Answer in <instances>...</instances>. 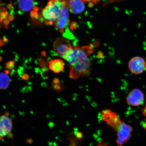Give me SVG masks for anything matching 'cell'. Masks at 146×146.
<instances>
[{"instance_id":"obj_1","label":"cell","mask_w":146,"mask_h":146,"mask_svg":"<svg viewBox=\"0 0 146 146\" xmlns=\"http://www.w3.org/2000/svg\"><path fill=\"white\" fill-rule=\"evenodd\" d=\"M92 45L80 47H73L67 55L64 58L68 62L70 68L69 76L71 78H77L81 76L88 75L90 73L91 64L88 56L93 52Z\"/></svg>"},{"instance_id":"obj_2","label":"cell","mask_w":146,"mask_h":146,"mask_svg":"<svg viewBox=\"0 0 146 146\" xmlns=\"http://www.w3.org/2000/svg\"><path fill=\"white\" fill-rule=\"evenodd\" d=\"M65 0H50L42 11L46 24L52 25L61 17V11L66 5Z\"/></svg>"},{"instance_id":"obj_3","label":"cell","mask_w":146,"mask_h":146,"mask_svg":"<svg viewBox=\"0 0 146 146\" xmlns=\"http://www.w3.org/2000/svg\"><path fill=\"white\" fill-rule=\"evenodd\" d=\"M101 117L103 121L118 132L121 129L122 121L117 114L110 110L103 111L101 114Z\"/></svg>"},{"instance_id":"obj_4","label":"cell","mask_w":146,"mask_h":146,"mask_svg":"<svg viewBox=\"0 0 146 146\" xmlns=\"http://www.w3.org/2000/svg\"><path fill=\"white\" fill-rule=\"evenodd\" d=\"M73 47L68 40L64 38H58L54 42V49L56 54L63 59L72 50Z\"/></svg>"},{"instance_id":"obj_5","label":"cell","mask_w":146,"mask_h":146,"mask_svg":"<svg viewBox=\"0 0 146 146\" xmlns=\"http://www.w3.org/2000/svg\"><path fill=\"white\" fill-rule=\"evenodd\" d=\"M133 127L131 125L123 122L121 129L117 132V139L116 143L118 146H123L131 138Z\"/></svg>"},{"instance_id":"obj_6","label":"cell","mask_w":146,"mask_h":146,"mask_svg":"<svg viewBox=\"0 0 146 146\" xmlns=\"http://www.w3.org/2000/svg\"><path fill=\"white\" fill-rule=\"evenodd\" d=\"M127 100L129 105L133 106H138L143 103L144 94L139 89H133L128 95Z\"/></svg>"},{"instance_id":"obj_7","label":"cell","mask_w":146,"mask_h":146,"mask_svg":"<svg viewBox=\"0 0 146 146\" xmlns=\"http://www.w3.org/2000/svg\"><path fill=\"white\" fill-rule=\"evenodd\" d=\"M146 63L143 58L136 56L132 58L129 63V70L133 74H138L143 72L145 67Z\"/></svg>"},{"instance_id":"obj_8","label":"cell","mask_w":146,"mask_h":146,"mask_svg":"<svg viewBox=\"0 0 146 146\" xmlns=\"http://www.w3.org/2000/svg\"><path fill=\"white\" fill-rule=\"evenodd\" d=\"M8 112L5 113V115L1 116V136H4L10 133L12 127V120L8 117Z\"/></svg>"},{"instance_id":"obj_9","label":"cell","mask_w":146,"mask_h":146,"mask_svg":"<svg viewBox=\"0 0 146 146\" xmlns=\"http://www.w3.org/2000/svg\"><path fill=\"white\" fill-rule=\"evenodd\" d=\"M68 7L71 12L74 14L81 13L85 9L84 2L81 0H70Z\"/></svg>"},{"instance_id":"obj_10","label":"cell","mask_w":146,"mask_h":146,"mask_svg":"<svg viewBox=\"0 0 146 146\" xmlns=\"http://www.w3.org/2000/svg\"><path fill=\"white\" fill-rule=\"evenodd\" d=\"M64 64L62 60L56 59L51 60L49 64V68L55 73H59L63 70Z\"/></svg>"},{"instance_id":"obj_11","label":"cell","mask_w":146,"mask_h":146,"mask_svg":"<svg viewBox=\"0 0 146 146\" xmlns=\"http://www.w3.org/2000/svg\"><path fill=\"white\" fill-rule=\"evenodd\" d=\"M69 23V17L61 16L59 19L56 22L55 27L61 33H62L65 29L68 26Z\"/></svg>"},{"instance_id":"obj_12","label":"cell","mask_w":146,"mask_h":146,"mask_svg":"<svg viewBox=\"0 0 146 146\" xmlns=\"http://www.w3.org/2000/svg\"><path fill=\"white\" fill-rule=\"evenodd\" d=\"M18 5L20 10L27 12L32 10L34 3L33 0H18Z\"/></svg>"},{"instance_id":"obj_13","label":"cell","mask_w":146,"mask_h":146,"mask_svg":"<svg viewBox=\"0 0 146 146\" xmlns=\"http://www.w3.org/2000/svg\"><path fill=\"white\" fill-rule=\"evenodd\" d=\"M10 78L5 73L1 72V88L5 89L8 88L10 83Z\"/></svg>"},{"instance_id":"obj_14","label":"cell","mask_w":146,"mask_h":146,"mask_svg":"<svg viewBox=\"0 0 146 146\" xmlns=\"http://www.w3.org/2000/svg\"><path fill=\"white\" fill-rule=\"evenodd\" d=\"M69 138L71 144L74 146H81L82 143L81 140L78 139L72 134L69 135Z\"/></svg>"},{"instance_id":"obj_15","label":"cell","mask_w":146,"mask_h":146,"mask_svg":"<svg viewBox=\"0 0 146 146\" xmlns=\"http://www.w3.org/2000/svg\"><path fill=\"white\" fill-rule=\"evenodd\" d=\"M8 12L5 8H1V22L8 17Z\"/></svg>"},{"instance_id":"obj_16","label":"cell","mask_w":146,"mask_h":146,"mask_svg":"<svg viewBox=\"0 0 146 146\" xmlns=\"http://www.w3.org/2000/svg\"><path fill=\"white\" fill-rule=\"evenodd\" d=\"M15 63L14 61H9L5 64V68L9 71L13 70L15 66Z\"/></svg>"},{"instance_id":"obj_17","label":"cell","mask_w":146,"mask_h":146,"mask_svg":"<svg viewBox=\"0 0 146 146\" xmlns=\"http://www.w3.org/2000/svg\"><path fill=\"white\" fill-rule=\"evenodd\" d=\"M74 134L75 136L78 139L81 140L83 138V133L78 131V129L76 128L74 129Z\"/></svg>"},{"instance_id":"obj_18","label":"cell","mask_w":146,"mask_h":146,"mask_svg":"<svg viewBox=\"0 0 146 146\" xmlns=\"http://www.w3.org/2000/svg\"><path fill=\"white\" fill-rule=\"evenodd\" d=\"M52 88L57 92H59L62 89V86L61 84H53Z\"/></svg>"},{"instance_id":"obj_19","label":"cell","mask_w":146,"mask_h":146,"mask_svg":"<svg viewBox=\"0 0 146 146\" xmlns=\"http://www.w3.org/2000/svg\"><path fill=\"white\" fill-rule=\"evenodd\" d=\"M30 16L33 19H38L39 17L38 12L34 10H33L31 12Z\"/></svg>"},{"instance_id":"obj_20","label":"cell","mask_w":146,"mask_h":146,"mask_svg":"<svg viewBox=\"0 0 146 146\" xmlns=\"http://www.w3.org/2000/svg\"><path fill=\"white\" fill-rule=\"evenodd\" d=\"M142 114H143V115L145 116L146 117L145 120V122H143L142 124V125L143 126V127L145 128L146 130V106L142 110Z\"/></svg>"},{"instance_id":"obj_21","label":"cell","mask_w":146,"mask_h":146,"mask_svg":"<svg viewBox=\"0 0 146 146\" xmlns=\"http://www.w3.org/2000/svg\"><path fill=\"white\" fill-rule=\"evenodd\" d=\"M21 78L22 80L25 81H28L30 78V76L26 73H23V74H22Z\"/></svg>"},{"instance_id":"obj_22","label":"cell","mask_w":146,"mask_h":146,"mask_svg":"<svg viewBox=\"0 0 146 146\" xmlns=\"http://www.w3.org/2000/svg\"><path fill=\"white\" fill-rule=\"evenodd\" d=\"M82 1L85 3H95L96 4L98 3H99L100 1V0H81Z\"/></svg>"},{"instance_id":"obj_23","label":"cell","mask_w":146,"mask_h":146,"mask_svg":"<svg viewBox=\"0 0 146 146\" xmlns=\"http://www.w3.org/2000/svg\"><path fill=\"white\" fill-rule=\"evenodd\" d=\"M40 65L42 68H46L47 66V63L46 62L45 60H42L39 62Z\"/></svg>"},{"instance_id":"obj_24","label":"cell","mask_w":146,"mask_h":146,"mask_svg":"<svg viewBox=\"0 0 146 146\" xmlns=\"http://www.w3.org/2000/svg\"><path fill=\"white\" fill-rule=\"evenodd\" d=\"M10 21H9L8 18L7 19L3 20V24L5 25V27L6 28H8V25L9 23H10Z\"/></svg>"},{"instance_id":"obj_25","label":"cell","mask_w":146,"mask_h":146,"mask_svg":"<svg viewBox=\"0 0 146 146\" xmlns=\"http://www.w3.org/2000/svg\"><path fill=\"white\" fill-rule=\"evenodd\" d=\"M78 24L76 22H72L70 25V29L72 30H75L77 27Z\"/></svg>"},{"instance_id":"obj_26","label":"cell","mask_w":146,"mask_h":146,"mask_svg":"<svg viewBox=\"0 0 146 146\" xmlns=\"http://www.w3.org/2000/svg\"><path fill=\"white\" fill-rule=\"evenodd\" d=\"M108 143L103 141H100L98 142L96 146H108Z\"/></svg>"},{"instance_id":"obj_27","label":"cell","mask_w":146,"mask_h":146,"mask_svg":"<svg viewBox=\"0 0 146 146\" xmlns=\"http://www.w3.org/2000/svg\"><path fill=\"white\" fill-rule=\"evenodd\" d=\"M8 18L10 21H13L14 19V16L13 15L10 14L8 17Z\"/></svg>"},{"instance_id":"obj_28","label":"cell","mask_w":146,"mask_h":146,"mask_svg":"<svg viewBox=\"0 0 146 146\" xmlns=\"http://www.w3.org/2000/svg\"><path fill=\"white\" fill-rule=\"evenodd\" d=\"M7 39H6V38H4V39H3L2 40H1V46H2V45H3V44H4L5 43V42H6L7 41Z\"/></svg>"},{"instance_id":"obj_29","label":"cell","mask_w":146,"mask_h":146,"mask_svg":"<svg viewBox=\"0 0 146 146\" xmlns=\"http://www.w3.org/2000/svg\"><path fill=\"white\" fill-rule=\"evenodd\" d=\"M33 140L31 139H26V142L27 143L31 144L33 143Z\"/></svg>"},{"instance_id":"obj_30","label":"cell","mask_w":146,"mask_h":146,"mask_svg":"<svg viewBox=\"0 0 146 146\" xmlns=\"http://www.w3.org/2000/svg\"><path fill=\"white\" fill-rule=\"evenodd\" d=\"M13 134L12 133H10L8 135V137L9 138H12L13 139Z\"/></svg>"},{"instance_id":"obj_31","label":"cell","mask_w":146,"mask_h":146,"mask_svg":"<svg viewBox=\"0 0 146 146\" xmlns=\"http://www.w3.org/2000/svg\"><path fill=\"white\" fill-rule=\"evenodd\" d=\"M13 5L11 3H10L7 5V8L9 9H11L12 8Z\"/></svg>"},{"instance_id":"obj_32","label":"cell","mask_w":146,"mask_h":146,"mask_svg":"<svg viewBox=\"0 0 146 146\" xmlns=\"http://www.w3.org/2000/svg\"><path fill=\"white\" fill-rule=\"evenodd\" d=\"M42 54L43 56H45L46 55V52H42Z\"/></svg>"}]
</instances>
